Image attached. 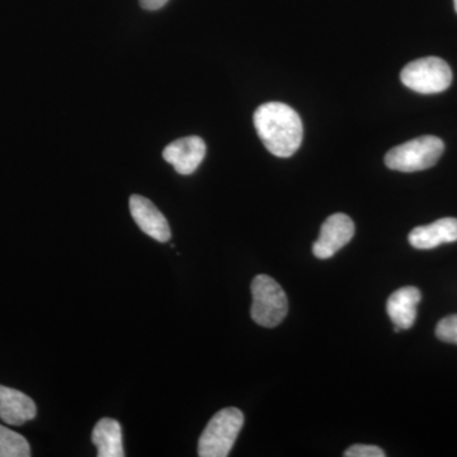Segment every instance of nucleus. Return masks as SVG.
Instances as JSON below:
<instances>
[{
    "mask_svg": "<svg viewBox=\"0 0 457 457\" xmlns=\"http://www.w3.org/2000/svg\"><path fill=\"white\" fill-rule=\"evenodd\" d=\"M420 291L417 287H402L389 297L386 311L394 323L395 332L413 327L417 319L418 303L420 302Z\"/></svg>",
    "mask_w": 457,
    "mask_h": 457,
    "instance_id": "nucleus-10",
    "label": "nucleus"
},
{
    "mask_svg": "<svg viewBox=\"0 0 457 457\" xmlns=\"http://www.w3.org/2000/svg\"><path fill=\"white\" fill-rule=\"evenodd\" d=\"M35 402L25 393L0 385V420L11 426H22L35 420Z\"/></svg>",
    "mask_w": 457,
    "mask_h": 457,
    "instance_id": "nucleus-9",
    "label": "nucleus"
},
{
    "mask_svg": "<svg viewBox=\"0 0 457 457\" xmlns=\"http://www.w3.org/2000/svg\"><path fill=\"white\" fill-rule=\"evenodd\" d=\"M141 7L146 11H156L167 4L168 0H139Z\"/></svg>",
    "mask_w": 457,
    "mask_h": 457,
    "instance_id": "nucleus-16",
    "label": "nucleus"
},
{
    "mask_svg": "<svg viewBox=\"0 0 457 457\" xmlns=\"http://www.w3.org/2000/svg\"><path fill=\"white\" fill-rule=\"evenodd\" d=\"M31 447L20 433L0 425V457H29Z\"/></svg>",
    "mask_w": 457,
    "mask_h": 457,
    "instance_id": "nucleus-13",
    "label": "nucleus"
},
{
    "mask_svg": "<svg viewBox=\"0 0 457 457\" xmlns=\"http://www.w3.org/2000/svg\"><path fill=\"white\" fill-rule=\"evenodd\" d=\"M130 212L137 227L147 237L165 243L170 239L171 233L170 224L163 213L159 212L152 201L140 196V195H132L130 197Z\"/></svg>",
    "mask_w": 457,
    "mask_h": 457,
    "instance_id": "nucleus-8",
    "label": "nucleus"
},
{
    "mask_svg": "<svg viewBox=\"0 0 457 457\" xmlns=\"http://www.w3.org/2000/svg\"><path fill=\"white\" fill-rule=\"evenodd\" d=\"M345 456L347 457H384L385 453L380 447L372 446V445H353L345 451Z\"/></svg>",
    "mask_w": 457,
    "mask_h": 457,
    "instance_id": "nucleus-15",
    "label": "nucleus"
},
{
    "mask_svg": "<svg viewBox=\"0 0 457 457\" xmlns=\"http://www.w3.org/2000/svg\"><path fill=\"white\" fill-rule=\"evenodd\" d=\"M400 79L407 88L420 95H435L446 90L453 82L449 64L440 57H423L409 62L402 71Z\"/></svg>",
    "mask_w": 457,
    "mask_h": 457,
    "instance_id": "nucleus-5",
    "label": "nucleus"
},
{
    "mask_svg": "<svg viewBox=\"0 0 457 457\" xmlns=\"http://www.w3.org/2000/svg\"><path fill=\"white\" fill-rule=\"evenodd\" d=\"M457 242V219L445 218L413 228L409 234V243L416 249L437 248L445 243Z\"/></svg>",
    "mask_w": 457,
    "mask_h": 457,
    "instance_id": "nucleus-11",
    "label": "nucleus"
},
{
    "mask_svg": "<svg viewBox=\"0 0 457 457\" xmlns=\"http://www.w3.org/2000/svg\"><path fill=\"white\" fill-rule=\"evenodd\" d=\"M353 236L354 224L350 216L335 213L321 225L320 236L312 245V253L319 260H328L347 245Z\"/></svg>",
    "mask_w": 457,
    "mask_h": 457,
    "instance_id": "nucleus-6",
    "label": "nucleus"
},
{
    "mask_svg": "<svg viewBox=\"0 0 457 457\" xmlns=\"http://www.w3.org/2000/svg\"><path fill=\"white\" fill-rule=\"evenodd\" d=\"M436 336L442 342L457 345V314L442 319L436 327Z\"/></svg>",
    "mask_w": 457,
    "mask_h": 457,
    "instance_id": "nucleus-14",
    "label": "nucleus"
},
{
    "mask_svg": "<svg viewBox=\"0 0 457 457\" xmlns=\"http://www.w3.org/2000/svg\"><path fill=\"white\" fill-rule=\"evenodd\" d=\"M444 150L445 144L440 137L426 135L393 147L385 155V164L390 170L404 173L425 170L440 161Z\"/></svg>",
    "mask_w": 457,
    "mask_h": 457,
    "instance_id": "nucleus-3",
    "label": "nucleus"
},
{
    "mask_svg": "<svg viewBox=\"0 0 457 457\" xmlns=\"http://www.w3.org/2000/svg\"><path fill=\"white\" fill-rule=\"evenodd\" d=\"M93 444L99 457H123L122 429L116 420L104 418L96 425L92 433Z\"/></svg>",
    "mask_w": 457,
    "mask_h": 457,
    "instance_id": "nucleus-12",
    "label": "nucleus"
},
{
    "mask_svg": "<svg viewBox=\"0 0 457 457\" xmlns=\"http://www.w3.org/2000/svg\"><path fill=\"white\" fill-rule=\"evenodd\" d=\"M245 425V416L237 408L218 411L204 429L198 441V456L227 457Z\"/></svg>",
    "mask_w": 457,
    "mask_h": 457,
    "instance_id": "nucleus-2",
    "label": "nucleus"
},
{
    "mask_svg": "<svg viewBox=\"0 0 457 457\" xmlns=\"http://www.w3.org/2000/svg\"><path fill=\"white\" fill-rule=\"evenodd\" d=\"M252 319L258 326L275 328L287 315L288 303L284 288L270 276L258 275L252 281Z\"/></svg>",
    "mask_w": 457,
    "mask_h": 457,
    "instance_id": "nucleus-4",
    "label": "nucleus"
},
{
    "mask_svg": "<svg viewBox=\"0 0 457 457\" xmlns=\"http://www.w3.org/2000/svg\"><path fill=\"white\" fill-rule=\"evenodd\" d=\"M258 137L270 154L288 158L302 145L303 129L296 111L279 102L257 108L253 117Z\"/></svg>",
    "mask_w": 457,
    "mask_h": 457,
    "instance_id": "nucleus-1",
    "label": "nucleus"
},
{
    "mask_svg": "<svg viewBox=\"0 0 457 457\" xmlns=\"http://www.w3.org/2000/svg\"><path fill=\"white\" fill-rule=\"evenodd\" d=\"M453 4H455V11H456V13H457V0H453Z\"/></svg>",
    "mask_w": 457,
    "mask_h": 457,
    "instance_id": "nucleus-17",
    "label": "nucleus"
},
{
    "mask_svg": "<svg viewBox=\"0 0 457 457\" xmlns=\"http://www.w3.org/2000/svg\"><path fill=\"white\" fill-rule=\"evenodd\" d=\"M206 155V144L198 137H183L165 147L163 158L173 165L177 173L189 176L195 173Z\"/></svg>",
    "mask_w": 457,
    "mask_h": 457,
    "instance_id": "nucleus-7",
    "label": "nucleus"
}]
</instances>
